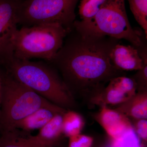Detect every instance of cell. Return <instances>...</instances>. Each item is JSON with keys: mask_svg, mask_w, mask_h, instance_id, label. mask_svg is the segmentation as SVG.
I'll return each mask as SVG.
<instances>
[{"mask_svg": "<svg viewBox=\"0 0 147 147\" xmlns=\"http://www.w3.org/2000/svg\"><path fill=\"white\" fill-rule=\"evenodd\" d=\"M63 43L50 62L59 71L73 95L88 102L111 79L122 76L110 59L118 39L87 35L76 31Z\"/></svg>", "mask_w": 147, "mask_h": 147, "instance_id": "6da1fadb", "label": "cell"}, {"mask_svg": "<svg viewBox=\"0 0 147 147\" xmlns=\"http://www.w3.org/2000/svg\"><path fill=\"white\" fill-rule=\"evenodd\" d=\"M2 66L13 78L55 105L67 110L77 108L75 98L53 67L14 57Z\"/></svg>", "mask_w": 147, "mask_h": 147, "instance_id": "7a4b0ae2", "label": "cell"}, {"mask_svg": "<svg viewBox=\"0 0 147 147\" xmlns=\"http://www.w3.org/2000/svg\"><path fill=\"white\" fill-rule=\"evenodd\" d=\"M2 94L0 109V132L16 128L20 121L40 108L57 105L1 69Z\"/></svg>", "mask_w": 147, "mask_h": 147, "instance_id": "3957f363", "label": "cell"}, {"mask_svg": "<svg viewBox=\"0 0 147 147\" xmlns=\"http://www.w3.org/2000/svg\"><path fill=\"white\" fill-rule=\"evenodd\" d=\"M71 30L59 24L23 26L17 30L12 40L13 57L20 59L37 58L50 62Z\"/></svg>", "mask_w": 147, "mask_h": 147, "instance_id": "277c9868", "label": "cell"}, {"mask_svg": "<svg viewBox=\"0 0 147 147\" xmlns=\"http://www.w3.org/2000/svg\"><path fill=\"white\" fill-rule=\"evenodd\" d=\"M73 28L82 34L125 39L137 47L142 45L141 34L129 21L125 0H105L93 18L75 21Z\"/></svg>", "mask_w": 147, "mask_h": 147, "instance_id": "5b68a950", "label": "cell"}, {"mask_svg": "<svg viewBox=\"0 0 147 147\" xmlns=\"http://www.w3.org/2000/svg\"><path fill=\"white\" fill-rule=\"evenodd\" d=\"M79 0H22L18 24L30 27L59 24L71 30L75 21V9Z\"/></svg>", "mask_w": 147, "mask_h": 147, "instance_id": "8992f818", "label": "cell"}, {"mask_svg": "<svg viewBox=\"0 0 147 147\" xmlns=\"http://www.w3.org/2000/svg\"><path fill=\"white\" fill-rule=\"evenodd\" d=\"M22 0H0V64L13 57L12 40L18 30V13Z\"/></svg>", "mask_w": 147, "mask_h": 147, "instance_id": "52a82bcc", "label": "cell"}, {"mask_svg": "<svg viewBox=\"0 0 147 147\" xmlns=\"http://www.w3.org/2000/svg\"><path fill=\"white\" fill-rule=\"evenodd\" d=\"M137 92V86L132 78L121 76L111 80L108 85L89 101L90 105L100 107L117 105L125 102Z\"/></svg>", "mask_w": 147, "mask_h": 147, "instance_id": "ba28073f", "label": "cell"}, {"mask_svg": "<svg viewBox=\"0 0 147 147\" xmlns=\"http://www.w3.org/2000/svg\"><path fill=\"white\" fill-rule=\"evenodd\" d=\"M110 59L113 65L121 71H137L147 63L146 49L139 52L133 46L118 43L111 51Z\"/></svg>", "mask_w": 147, "mask_h": 147, "instance_id": "9c48e42d", "label": "cell"}, {"mask_svg": "<svg viewBox=\"0 0 147 147\" xmlns=\"http://www.w3.org/2000/svg\"><path fill=\"white\" fill-rule=\"evenodd\" d=\"M94 119L101 125L112 140H117L132 129L129 119L114 109L100 107Z\"/></svg>", "mask_w": 147, "mask_h": 147, "instance_id": "30bf717a", "label": "cell"}, {"mask_svg": "<svg viewBox=\"0 0 147 147\" xmlns=\"http://www.w3.org/2000/svg\"><path fill=\"white\" fill-rule=\"evenodd\" d=\"M67 110L56 106L40 108L20 121L16 128L26 131L40 129L57 114L65 113Z\"/></svg>", "mask_w": 147, "mask_h": 147, "instance_id": "8fae6325", "label": "cell"}, {"mask_svg": "<svg viewBox=\"0 0 147 147\" xmlns=\"http://www.w3.org/2000/svg\"><path fill=\"white\" fill-rule=\"evenodd\" d=\"M0 147H51L40 141L36 136L28 131L15 129L0 132Z\"/></svg>", "mask_w": 147, "mask_h": 147, "instance_id": "7c38bea8", "label": "cell"}, {"mask_svg": "<svg viewBox=\"0 0 147 147\" xmlns=\"http://www.w3.org/2000/svg\"><path fill=\"white\" fill-rule=\"evenodd\" d=\"M114 109L129 119H147V91L137 92Z\"/></svg>", "mask_w": 147, "mask_h": 147, "instance_id": "4fadbf2b", "label": "cell"}, {"mask_svg": "<svg viewBox=\"0 0 147 147\" xmlns=\"http://www.w3.org/2000/svg\"><path fill=\"white\" fill-rule=\"evenodd\" d=\"M65 113L57 114L40 129L36 136L42 143L51 147H54L57 144L62 134H63V123Z\"/></svg>", "mask_w": 147, "mask_h": 147, "instance_id": "5bb4252c", "label": "cell"}, {"mask_svg": "<svg viewBox=\"0 0 147 147\" xmlns=\"http://www.w3.org/2000/svg\"><path fill=\"white\" fill-rule=\"evenodd\" d=\"M83 117L79 113L67 110L63 115V133L69 137L80 134L85 125Z\"/></svg>", "mask_w": 147, "mask_h": 147, "instance_id": "9a60e30c", "label": "cell"}, {"mask_svg": "<svg viewBox=\"0 0 147 147\" xmlns=\"http://www.w3.org/2000/svg\"><path fill=\"white\" fill-rule=\"evenodd\" d=\"M135 20L144 31L147 36V0H128Z\"/></svg>", "mask_w": 147, "mask_h": 147, "instance_id": "2e32d148", "label": "cell"}, {"mask_svg": "<svg viewBox=\"0 0 147 147\" xmlns=\"http://www.w3.org/2000/svg\"><path fill=\"white\" fill-rule=\"evenodd\" d=\"M105 0H81L79 13L82 21H88L93 18Z\"/></svg>", "mask_w": 147, "mask_h": 147, "instance_id": "e0dca14e", "label": "cell"}, {"mask_svg": "<svg viewBox=\"0 0 147 147\" xmlns=\"http://www.w3.org/2000/svg\"><path fill=\"white\" fill-rule=\"evenodd\" d=\"M110 147H143L133 129L117 140H112Z\"/></svg>", "mask_w": 147, "mask_h": 147, "instance_id": "ac0fdd59", "label": "cell"}, {"mask_svg": "<svg viewBox=\"0 0 147 147\" xmlns=\"http://www.w3.org/2000/svg\"><path fill=\"white\" fill-rule=\"evenodd\" d=\"M132 129L139 139L145 143L147 141V119H129Z\"/></svg>", "mask_w": 147, "mask_h": 147, "instance_id": "d6986e66", "label": "cell"}, {"mask_svg": "<svg viewBox=\"0 0 147 147\" xmlns=\"http://www.w3.org/2000/svg\"><path fill=\"white\" fill-rule=\"evenodd\" d=\"M137 86V92L147 91V63L131 77Z\"/></svg>", "mask_w": 147, "mask_h": 147, "instance_id": "ffe728a7", "label": "cell"}, {"mask_svg": "<svg viewBox=\"0 0 147 147\" xmlns=\"http://www.w3.org/2000/svg\"><path fill=\"white\" fill-rule=\"evenodd\" d=\"M93 142L92 137L80 134L69 137V147H91Z\"/></svg>", "mask_w": 147, "mask_h": 147, "instance_id": "44dd1931", "label": "cell"}, {"mask_svg": "<svg viewBox=\"0 0 147 147\" xmlns=\"http://www.w3.org/2000/svg\"><path fill=\"white\" fill-rule=\"evenodd\" d=\"M2 94V77L0 69V109H1V100Z\"/></svg>", "mask_w": 147, "mask_h": 147, "instance_id": "7402d4cb", "label": "cell"}]
</instances>
